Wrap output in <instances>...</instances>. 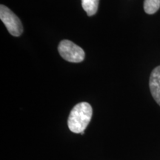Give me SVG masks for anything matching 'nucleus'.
I'll list each match as a JSON object with an SVG mask.
<instances>
[{
	"mask_svg": "<svg viewBox=\"0 0 160 160\" xmlns=\"http://www.w3.org/2000/svg\"><path fill=\"white\" fill-rule=\"evenodd\" d=\"M149 87L152 97L160 106V65L155 68L150 76Z\"/></svg>",
	"mask_w": 160,
	"mask_h": 160,
	"instance_id": "20e7f679",
	"label": "nucleus"
},
{
	"mask_svg": "<svg viewBox=\"0 0 160 160\" xmlns=\"http://www.w3.org/2000/svg\"><path fill=\"white\" fill-rule=\"evenodd\" d=\"M0 19L12 36L19 37L23 33V26L19 17L5 5L0 6Z\"/></svg>",
	"mask_w": 160,
	"mask_h": 160,
	"instance_id": "7ed1b4c3",
	"label": "nucleus"
},
{
	"mask_svg": "<svg viewBox=\"0 0 160 160\" xmlns=\"http://www.w3.org/2000/svg\"><path fill=\"white\" fill-rule=\"evenodd\" d=\"M92 115L93 109L89 103H78L71 110L68 119V125L70 131L75 133L85 132L91 122Z\"/></svg>",
	"mask_w": 160,
	"mask_h": 160,
	"instance_id": "f257e3e1",
	"label": "nucleus"
},
{
	"mask_svg": "<svg viewBox=\"0 0 160 160\" xmlns=\"http://www.w3.org/2000/svg\"><path fill=\"white\" fill-rule=\"evenodd\" d=\"M60 56L66 61L73 63H79L85 59L84 50L70 40H62L58 46Z\"/></svg>",
	"mask_w": 160,
	"mask_h": 160,
	"instance_id": "f03ea898",
	"label": "nucleus"
},
{
	"mask_svg": "<svg viewBox=\"0 0 160 160\" xmlns=\"http://www.w3.org/2000/svg\"><path fill=\"white\" fill-rule=\"evenodd\" d=\"M82 6L89 17L96 14L99 6V0H82Z\"/></svg>",
	"mask_w": 160,
	"mask_h": 160,
	"instance_id": "39448f33",
	"label": "nucleus"
},
{
	"mask_svg": "<svg viewBox=\"0 0 160 160\" xmlns=\"http://www.w3.org/2000/svg\"><path fill=\"white\" fill-rule=\"evenodd\" d=\"M160 8V0H145L144 11L148 14H153Z\"/></svg>",
	"mask_w": 160,
	"mask_h": 160,
	"instance_id": "423d86ee",
	"label": "nucleus"
}]
</instances>
